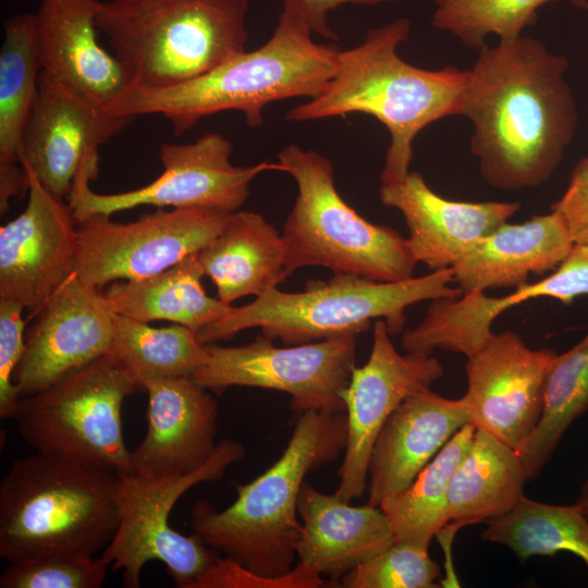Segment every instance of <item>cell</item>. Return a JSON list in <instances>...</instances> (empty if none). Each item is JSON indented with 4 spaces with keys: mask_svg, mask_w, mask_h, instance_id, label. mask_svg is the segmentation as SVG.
Wrapping results in <instances>:
<instances>
[{
    "mask_svg": "<svg viewBox=\"0 0 588 588\" xmlns=\"http://www.w3.org/2000/svg\"><path fill=\"white\" fill-rule=\"evenodd\" d=\"M108 562L86 553H52L9 562L0 588H99Z\"/></svg>",
    "mask_w": 588,
    "mask_h": 588,
    "instance_id": "36",
    "label": "cell"
},
{
    "mask_svg": "<svg viewBox=\"0 0 588 588\" xmlns=\"http://www.w3.org/2000/svg\"><path fill=\"white\" fill-rule=\"evenodd\" d=\"M441 574L428 548L395 540L340 579L345 588H433Z\"/></svg>",
    "mask_w": 588,
    "mask_h": 588,
    "instance_id": "35",
    "label": "cell"
},
{
    "mask_svg": "<svg viewBox=\"0 0 588 588\" xmlns=\"http://www.w3.org/2000/svg\"><path fill=\"white\" fill-rule=\"evenodd\" d=\"M574 245L567 223L552 210L522 223L504 222L452 267L454 283L463 294L517 287L530 274L554 271Z\"/></svg>",
    "mask_w": 588,
    "mask_h": 588,
    "instance_id": "25",
    "label": "cell"
},
{
    "mask_svg": "<svg viewBox=\"0 0 588 588\" xmlns=\"http://www.w3.org/2000/svg\"><path fill=\"white\" fill-rule=\"evenodd\" d=\"M399 0H282L283 12L306 24L311 33L324 39L338 40L328 25V13L343 4L375 5Z\"/></svg>",
    "mask_w": 588,
    "mask_h": 588,
    "instance_id": "40",
    "label": "cell"
},
{
    "mask_svg": "<svg viewBox=\"0 0 588 588\" xmlns=\"http://www.w3.org/2000/svg\"><path fill=\"white\" fill-rule=\"evenodd\" d=\"M119 475L71 458L34 454L12 463L0 485V556L95 555L120 522Z\"/></svg>",
    "mask_w": 588,
    "mask_h": 588,
    "instance_id": "5",
    "label": "cell"
},
{
    "mask_svg": "<svg viewBox=\"0 0 588 588\" xmlns=\"http://www.w3.org/2000/svg\"><path fill=\"white\" fill-rule=\"evenodd\" d=\"M345 413L298 415L281 456L250 482L237 487L232 504L218 511L209 501L194 504L191 527L205 544L264 576L292 568L301 531L298 498L308 473L345 450Z\"/></svg>",
    "mask_w": 588,
    "mask_h": 588,
    "instance_id": "4",
    "label": "cell"
},
{
    "mask_svg": "<svg viewBox=\"0 0 588 588\" xmlns=\"http://www.w3.org/2000/svg\"><path fill=\"white\" fill-rule=\"evenodd\" d=\"M25 209L0 229V299L36 316L75 272L76 220L33 175Z\"/></svg>",
    "mask_w": 588,
    "mask_h": 588,
    "instance_id": "18",
    "label": "cell"
},
{
    "mask_svg": "<svg viewBox=\"0 0 588 588\" xmlns=\"http://www.w3.org/2000/svg\"><path fill=\"white\" fill-rule=\"evenodd\" d=\"M232 143L219 133H206L191 143H164L159 149L162 173L149 184L122 193L98 194L89 183L99 164H86L76 176L68 203L75 220L154 206L157 209L210 208L235 212L249 197L253 180L265 171H281L278 162L248 167L231 163Z\"/></svg>",
    "mask_w": 588,
    "mask_h": 588,
    "instance_id": "11",
    "label": "cell"
},
{
    "mask_svg": "<svg viewBox=\"0 0 588 588\" xmlns=\"http://www.w3.org/2000/svg\"><path fill=\"white\" fill-rule=\"evenodd\" d=\"M138 390V377L115 355L106 354L49 388L20 397L13 419L35 452L124 475L132 465L122 404Z\"/></svg>",
    "mask_w": 588,
    "mask_h": 588,
    "instance_id": "9",
    "label": "cell"
},
{
    "mask_svg": "<svg viewBox=\"0 0 588 588\" xmlns=\"http://www.w3.org/2000/svg\"><path fill=\"white\" fill-rule=\"evenodd\" d=\"M587 409L588 333L551 364L540 420L517 450L528 480L541 473L566 430Z\"/></svg>",
    "mask_w": 588,
    "mask_h": 588,
    "instance_id": "31",
    "label": "cell"
},
{
    "mask_svg": "<svg viewBox=\"0 0 588 588\" xmlns=\"http://www.w3.org/2000/svg\"><path fill=\"white\" fill-rule=\"evenodd\" d=\"M24 308L13 302L0 299V416L13 418L20 393L13 375L25 347Z\"/></svg>",
    "mask_w": 588,
    "mask_h": 588,
    "instance_id": "38",
    "label": "cell"
},
{
    "mask_svg": "<svg viewBox=\"0 0 588 588\" xmlns=\"http://www.w3.org/2000/svg\"><path fill=\"white\" fill-rule=\"evenodd\" d=\"M110 354L138 379L146 375L192 378L208 360L207 346L191 328L177 323L154 328L119 314Z\"/></svg>",
    "mask_w": 588,
    "mask_h": 588,
    "instance_id": "33",
    "label": "cell"
},
{
    "mask_svg": "<svg viewBox=\"0 0 588 588\" xmlns=\"http://www.w3.org/2000/svg\"><path fill=\"white\" fill-rule=\"evenodd\" d=\"M198 253L151 277L114 281L103 291L122 316L150 322L167 320L195 332L221 318L230 305L207 295Z\"/></svg>",
    "mask_w": 588,
    "mask_h": 588,
    "instance_id": "29",
    "label": "cell"
},
{
    "mask_svg": "<svg viewBox=\"0 0 588 588\" xmlns=\"http://www.w3.org/2000/svg\"><path fill=\"white\" fill-rule=\"evenodd\" d=\"M118 313L102 290L74 272L27 329L13 381L20 396L38 393L110 354Z\"/></svg>",
    "mask_w": 588,
    "mask_h": 588,
    "instance_id": "17",
    "label": "cell"
},
{
    "mask_svg": "<svg viewBox=\"0 0 588 588\" xmlns=\"http://www.w3.org/2000/svg\"><path fill=\"white\" fill-rule=\"evenodd\" d=\"M463 397H443L430 387L407 395L388 417L368 464L367 504L381 507L405 491L446 442L466 424Z\"/></svg>",
    "mask_w": 588,
    "mask_h": 588,
    "instance_id": "22",
    "label": "cell"
},
{
    "mask_svg": "<svg viewBox=\"0 0 588 588\" xmlns=\"http://www.w3.org/2000/svg\"><path fill=\"white\" fill-rule=\"evenodd\" d=\"M527 480L517 451L477 428L448 485L446 525L461 528L510 512Z\"/></svg>",
    "mask_w": 588,
    "mask_h": 588,
    "instance_id": "28",
    "label": "cell"
},
{
    "mask_svg": "<svg viewBox=\"0 0 588 588\" xmlns=\"http://www.w3.org/2000/svg\"><path fill=\"white\" fill-rule=\"evenodd\" d=\"M139 380L148 394V428L131 451V473L177 476L197 470L218 444V402L192 378L146 375Z\"/></svg>",
    "mask_w": 588,
    "mask_h": 588,
    "instance_id": "20",
    "label": "cell"
},
{
    "mask_svg": "<svg viewBox=\"0 0 588 588\" xmlns=\"http://www.w3.org/2000/svg\"><path fill=\"white\" fill-rule=\"evenodd\" d=\"M198 259L218 298L228 305L248 295L258 297L289 277L282 234L253 211L233 212L222 231L198 252Z\"/></svg>",
    "mask_w": 588,
    "mask_h": 588,
    "instance_id": "27",
    "label": "cell"
},
{
    "mask_svg": "<svg viewBox=\"0 0 588 588\" xmlns=\"http://www.w3.org/2000/svg\"><path fill=\"white\" fill-rule=\"evenodd\" d=\"M277 160L298 189L281 233L287 275L318 266L378 282L414 277L417 261L406 238L390 226L367 221L343 200L329 159L291 144Z\"/></svg>",
    "mask_w": 588,
    "mask_h": 588,
    "instance_id": "8",
    "label": "cell"
},
{
    "mask_svg": "<svg viewBox=\"0 0 588 588\" xmlns=\"http://www.w3.org/2000/svg\"><path fill=\"white\" fill-rule=\"evenodd\" d=\"M136 118L117 114L41 72L22 149V167L66 200L82 169L99 162V148Z\"/></svg>",
    "mask_w": 588,
    "mask_h": 588,
    "instance_id": "15",
    "label": "cell"
},
{
    "mask_svg": "<svg viewBox=\"0 0 588 588\" xmlns=\"http://www.w3.org/2000/svg\"><path fill=\"white\" fill-rule=\"evenodd\" d=\"M306 24L282 11L272 36L259 48L174 86L133 85L107 109L136 119L161 114L175 136L229 110L243 112L249 127H259L267 105L294 97L313 99L333 76L340 49L315 42Z\"/></svg>",
    "mask_w": 588,
    "mask_h": 588,
    "instance_id": "3",
    "label": "cell"
},
{
    "mask_svg": "<svg viewBox=\"0 0 588 588\" xmlns=\"http://www.w3.org/2000/svg\"><path fill=\"white\" fill-rule=\"evenodd\" d=\"M576 503L588 516V477L584 480Z\"/></svg>",
    "mask_w": 588,
    "mask_h": 588,
    "instance_id": "41",
    "label": "cell"
},
{
    "mask_svg": "<svg viewBox=\"0 0 588 588\" xmlns=\"http://www.w3.org/2000/svg\"><path fill=\"white\" fill-rule=\"evenodd\" d=\"M248 0H105L96 25L134 85L161 88L246 51Z\"/></svg>",
    "mask_w": 588,
    "mask_h": 588,
    "instance_id": "7",
    "label": "cell"
},
{
    "mask_svg": "<svg viewBox=\"0 0 588 588\" xmlns=\"http://www.w3.org/2000/svg\"><path fill=\"white\" fill-rule=\"evenodd\" d=\"M399 17L369 29L356 47L339 50L333 76L315 98L293 107L285 120L304 122L351 113L376 118L390 134L381 184L409 173L413 142L432 122L460 114L465 71L454 66L426 70L405 62L397 48L411 33Z\"/></svg>",
    "mask_w": 588,
    "mask_h": 588,
    "instance_id": "2",
    "label": "cell"
},
{
    "mask_svg": "<svg viewBox=\"0 0 588 588\" xmlns=\"http://www.w3.org/2000/svg\"><path fill=\"white\" fill-rule=\"evenodd\" d=\"M553 1L560 0H433L431 25L479 49L490 35H497L499 41L520 37L536 23L538 9ZM566 1L588 11V0Z\"/></svg>",
    "mask_w": 588,
    "mask_h": 588,
    "instance_id": "34",
    "label": "cell"
},
{
    "mask_svg": "<svg viewBox=\"0 0 588 588\" xmlns=\"http://www.w3.org/2000/svg\"><path fill=\"white\" fill-rule=\"evenodd\" d=\"M478 51L465 71L458 115L474 126L470 150L480 174L502 191L538 187L560 166L577 127L568 60L525 36Z\"/></svg>",
    "mask_w": 588,
    "mask_h": 588,
    "instance_id": "1",
    "label": "cell"
},
{
    "mask_svg": "<svg viewBox=\"0 0 588 588\" xmlns=\"http://www.w3.org/2000/svg\"><path fill=\"white\" fill-rule=\"evenodd\" d=\"M350 503L306 482L298 498V562L333 581L396 540L380 507Z\"/></svg>",
    "mask_w": 588,
    "mask_h": 588,
    "instance_id": "24",
    "label": "cell"
},
{
    "mask_svg": "<svg viewBox=\"0 0 588 588\" xmlns=\"http://www.w3.org/2000/svg\"><path fill=\"white\" fill-rule=\"evenodd\" d=\"M551 210L563 217L575 244L588 243V156L575 166L565 192Z\"/></svg>",
    "mask_w": 588,
    "mask_h": 588,
    "instance_id": "39",
    "label": "cell"
},
{
    "mask_svg": "<svg viewBox=\"0 0 588 588\" xmlns=\"http://www.w3.org/2000/svg\"><path fill=\"white\" fill-rule=\"evenodd\" d=\"M556 355L551 348H530L515 332L493 333L467 357L462 397L470 422L517 451L540 420Z\"/></svg>",
    "mask_w": 588,
    "mask_h": 588,
    "instance_id": "16",
    "label": "cell"
},
{
    "mask_svg": "<svg viewBox=\"0 0 588 588\" xmlns=\"http://www.w3.org/2000/svg\"><path fill=\"white\" fill-rule=\"evenodd\" d=\"M588 295V243L575 244L564 261L548 277L525 283L501 297L485 292L430 301L425 317L402 335L405 352L431 355L434 350L476 353L493 334L492 322L503 311L534 298L552 297L571 304Z\"/></svg>",
    "mask_w": 588,
    "mask_h": 588,
    "instance_id": "19",
    "label": "cell"
},
{
    "mask_svg": "<svg viewBox=\"0 0 588 588\" xmlns=\"http://www.w3.org/2000/svg\"><path fill=\"white\" fill-rule=\"evenodd\" d=\"M441 363L431 355H402L394 347L384 320L372 323V346L367 363L355 367L343 393L347 426L344 458L335 493L346 502L359 499L368 488V464L383 424L413 391L443 376Z\"/></svg>",
    "mask_w": 588,
    "mask_h": 588,
    "instance_id": "14",
    "label": "cell"
},
{
    "mask_svg": "<svg viewBox=\"0 0 588 588\" xmlns=\"http://www.w3.org/2000/svg\"><path fill=\"white\" fill-rule=\"evenodd\" d=\"M481 539L506 547L519 561L568 552L588 568V516L577 503L550 504L524 495L510 512L487 522Z\"/></svg>",
    "mask_w": 588,
    "mask_h": 588,
    "instance_id": "30",
    "label": "cell"
},
{
    "mask_svg": "<svg viewBox=\"0 0 588 588\" xmlns=\"http://www.w3.org/2000/svg\"><path fill=\"white\" fill-rule=\"evenodd\" d=\"M245 456L242 443L222 440L197 470L177 476L119 475V527L102 550L112 572L122 571L123 585L137 588L149 561L164 564L176 587L189 588L220 556L196 535L184 536L169 523L176 501L200 482L219 480Z\"/></svg>",
    "mask_w": 588,
    "mask_h": 588,
    "instance_id": "10",
    "label": "cell"
},
{
    "mask_svg": "<svg viewBox=\"0 0 588 588\" xmlns=\"http://www.w3.org/2000/svg\"><path fill=\"white\" fill-rule=\"evenodd\" d=\"M326 581L314 569L299 563L282 576H264L220 555L189 588H318Z\"/></svg>",
    "mask_w": 588,
    "mask_h": 588,
    "instance_id": "37",
    "label": "cell"
},
{
    "mask_svg": "<svg viewBox=\"0 0 588 588\" xmlns=\"http://www.w3.org/2000/svg\"><path fill=\"white\" fill-rule=\"evenodd\" d=\"M99 3L40 0L34 12L35 38L41 72L108 108L134 85V77L98 41Z\"/></svg>",
    "mask_w": 588,
    "mask_h": 588,
    "instance_id": "23",
    "label": "cell"
},
{
    "mask_svg": "<svg viewBox=\"0 0 588 588\" xmlns=\"http://www.w3.org/2000/svg\"><path fill=\"white\" fill-rule=\"evenodd\" d=\"M356 336L284 347L264 334L245 345L206 344L208 360L192 379L213 392L249 387L287 393L298 415L345 413L343 393L356 367Z\"/></svg>",
    "mask_w": 588,
    "mask_h": 588,
    "instance_id": "12",
    "label": "cell"
},
{
    "mask_svg": "<svg viewBox=\"0 0 588 588\" xmlns=\"http://www.w3.org/2000/svg\"><path fill=\"white\" fill-rule=\"evenodd\" d=\"M379 199L402 213L413 257L432 271L452 268L520 208L517 201L448 199L434 193L419 172H409L401 182L381 184Z\"/></svg>",
    "mask_w": 588,
    "mask_h": 588,
    "instance_id": "21",
    "label": "cell"
},
{
    "mask_svg": "<svg viewBox=\"0 0 588 588\" xmlns=\"http://www.w3.org/2000/svg\"><path fill=\"white\" fill-rule=\"evenodd\" d=\"M41 65L36 47L35 14L4 22L0 49V213L23 195L29 179L22 167L25 133L36 105Z\"/></svg>",
    "mask_w": 588,
    "mask_h": 588,
    "instance_id": "26",
    "label": "cell"
},
{
    "mask_svg": "<svg viewBox=\"0 0 588 588\" xmlns=\"http://www.w3.org/2000/svg\"><path fill=\"white\" fill-rule=\"evenodd\" d=\"M232 213L194 207L157 209L127 223L100 215L82 218L76 220L75 273L100 290L114 281L151 277L201 250Z\"/></svg>",
    "mask_w": 588,
    "mask_h": 588,
    "instance_id": "13",
    "label": "cell"
},
{
    "mask_svg": "<svg viewBox=\"0 0 588 588\" xmlns=\"http://www.w3.org/2000/svg\"><path fill=\"white\" fill-rule=\"evenodd\" d=\"M452 283L453 268L396 282L334 274L328 282H308L303 292L273 287L247 305H230L221 318L198 330L196 336L206 345L229 340L246 329L260 328L261 334L271 340L297 345L357 335L378 319L385 321L393 336L404 330L409 306L463 295Z\"/></svg>",
    "mask_w": 588,
    "mask_h": 588,
    "instance_id": "6",
    "label": "cell"
},
{
    "mask_svg": "<svg viewBox=\"0 0 588 588\" xmlns=\"http://www.w3.org/2000/svg\"><path fill=\"white\" fill-rule=\"evenodd\" d=\"M476 429L471 422L463 426L405 491L380 507L396 540L429 548L432 538L446 525L448 485L469 449Z\"/></svg>",
    "mask_w": 588,
    "mask_h": 588,
    "instance_id": "32",
    "label": "cell"
}]
</instances>
